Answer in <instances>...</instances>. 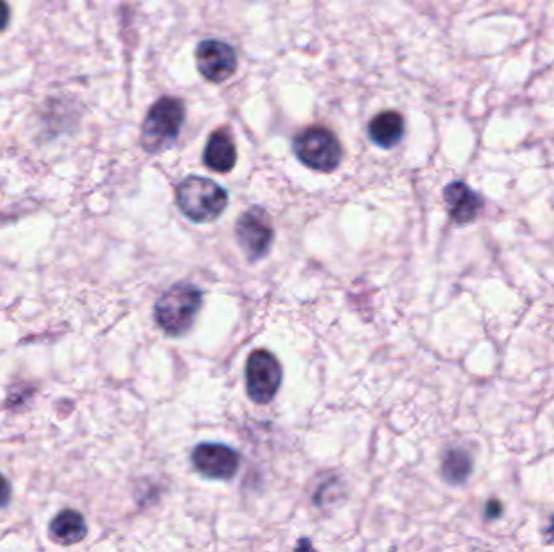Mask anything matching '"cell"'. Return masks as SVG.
<instances>
[{
	"label": "cell",
	"instance_id": "cell-10",
	"mask_svg": "<svg viewBox=\"0 0 554 552\" xmlns=\"http://www.w3.org/2000/svg\"><path fill=\"white\" fill-rule=\"evenodd\" d=\"M203 159H205L206 167L218 174H226L234 169L237 164V148H235L229 130L219 128L216 132L211 133L208 143H206Z\"/></svg>",
	"mask_w": 554,
	"mask_h": 552
},
{
	"label": "cell",
	"instance_id": "cell-4",
	"mask_svg": "<svg viewBox=\"0 0 554 552\" xmlns=\"http://www.w3.org/2000/svg\"><path fill=\"white\" fill-rule=\"evenodd\" d=\"M294 153L310 169L333 172L341 164L342 146L331 130L313 125L295 136Z\"/></svg>",
	"mask_w": 554,
	"mask_h": 552
},
{
	"label": "cell",
	"instance_id": "cell-3",
	"mask_svg": "<svg viewBox=\"0 0 554 552\" xmlns=\"http://www.w3.org/2000/svg\"><path fill=\"white\" fill-rule=\"evenodd\" d=\"M184 122V101L172 96H162L146 114L141 127V146L150 154L166 151L179 138Z\"/></svg>",
	"mask_w": 554,
	"mask_h": 552
},
{
	"label": "cell",
	"instance_id": "cell-15",
	"mask_svg": "<svg viewBox=\"0 0 554 552\" xmlns=\"http://www.w3.org/2000/svg\"><path fill=\"white\" fill-rule=\"evenodd\" d=\"M10 22V7L5 0H0V31H4Z\"/></svg>",
	"mask_w": 554,
	"mask_h": 552
},
{
	"label": "cell",
	"instance_id": "cell-2",
	"mask_svg": "<svg viewBox=\"0 0 554 552\" xmlns=\"http://www.w3.org/2000/svg\"><path fill=\"white\" fill-rule=\"evenodd\" d=\"M175 200L182 214L190 221L208 224L216 221L224 213L229 195L213 180L192 175L180 182L175 192Z\"/></svg>",
	"mask_w": 554,
	"mask_h": 552
},
{
	"label": "cell",
	"instance_id": "cell-14",
	"mask_svg": "<svg viewBox=\"0 0 554 552\" xmlns=\"http://www.w3.org/2000/svg\"><path fill=\"white\" fill-rule=\"evenodd\" d=\"M12 489L10 483L4 475H0V507H5L9 504Z\"/></svg>",
	"mask_w": 554,
	"mask_h": 552
},
{
	"label": "cell",
	"instance_id": "cell-7",
	"mask_svg": "<svg viewBox=\"0 0 554 552\" xmlns=\"http://www.w3.org/2000/svg\"><path fill=\"white\" fill-rule=\"evenodd\" d=\"M198 72L211 83H224L237 72V54L234 47L219 39H205L197 46Z\"/></svg>",
	"mask_w": 554,
	"mask_h": 552
},
{
	"label": "cell",
	"instance_id": "cell-12",
	"mask_svg": "<svg viewBox=\"0 0 554 552\" xmlns=\"http://www.w3.org/2000/svg\"><path fill=\"white\" fill-rule=\"evenodd\" d=\"M52 540L64 546L80 543L85 540L88 528H86L83 515L77 510L65 509L57 514L56 519L52 520L51 528Z\"/></svg>",
	"mask_w": 554,
	"mask_h": 552
},
{
	"label": "cell",
	"instance_id": "cell-9",
	"mask_svg": "<svg viewBox=\"0 0 554 552\" xmlns=\"http://www.w3.org/2000/svg\"><path fill=\"white\" fill-rule=\"evenodd\" d=\"M444 201L448 206L449 216L459 226L474 222L483 208L482 196L464 182L449 183L448 187L444 188Z\"/></svg>",
	"mask_w": 554,
	"mask_h": 552
},
{
	"label": "cell",
	"instance_id": "cell-11",
	"mask_svg": "<svg viewBox=\"0 0 554 552\" xmlns=\"http://www.w3.org/2000/svg\"><path fill=\"white\" fill-rule=\"evenodd\" d=\"M404 133V117L396 111L381 112L368 125L370 140L383 149L394 148L404 138Z\"/></svg>",
	"mask_w": 554,
	"mask_h": 552
},
{
	"label": "cell",
	"instance_id": "cell-5",
	"mask_svg": "<svg viewBox=\"0 0 554 552\" xmlns=\"http://www.w3.org/2000/svg\"><path fill=\"white\" fill-rule=\"evenodd\" d=\"M245 379L248 397L256 404H269L281 387V365L268 350H255L248 357Z\"/></svg>",
	"mask_w": 554,
	"mask_h": 552
},
{
	"label": "cell",
	"instance_id": "cell-8",
	"mask_svg": "<svg viewBox=\"0 0 554 552\" xmlns=\"http://www.w3.org/2000/svg\"><path fill=\"white\" fill-rule=\"evenodd\" d=\"M193 467L211 480H231L239 472L240 457L234 449L216 442H203L192 454Z\"/></svg>",
	"mask_w": 554,
	"mask_h": 552
},
{
	"label": "cell",
	"instance_id": "cell-13",
	"mask_svg": "<svg viewBox=\"0 0 554 552\" xmlns=\"http://www.w3.org/2000/svg\"><path fill=\"white\" fill-rule=\"evenodd\" d=\"M472 472V459L462 449H451L443 459L444 480L451 485H461Z\"/></svg>",
	"mask_w": 554,
	"mask_h": 552
},
{
	"label": "cell",
	"instance_id": "cell-1",
	"mask_svg": "<svg viewBox=\"0 0 554 552\" xmlns=\"http://www.w3.org/2000/svg\"><path fill=\"white\" fill-rule=\"evenodd\" d=\"M203 293L187 282L172 285L154 305V318L169 336H182L192 329L201 310Z\"/></svg>",
	"mask_w": 554,
	"mask_h": 552
},
{
	"label": "cell",
	"instance_id": "cell-6",
	"mask_svg": "<svg viewBox=\"0 0 554 552\" xmlns=\"http://www.w3.org/2000/svg\"><path fill=\"white\" fill-rule=\"evenodd\" d=\"M235 235L248 260H261L273 245L274 229L271 217L263 208H250L235 224Z\"/></svg>",
	"mask_w": 554,
	"mask_h": 552
},
{
	"label": "cell",
	"instance_id": "cell-16",
	"mask_svg": "<svg viewBox=\"0 0 554 552\" xmlns=\"http://www.w3.org/2000/svg\"><path fill=\"white\" fill-rule=\"evenodd\" d=\"M501 512H503V506H501L498 501H491L490 504L486 506V517H488V519H498Z\"/></svg>",
	"mask_w": 554,
	"mask_h": 552
}]
</instances>
